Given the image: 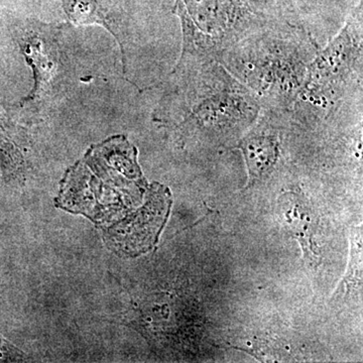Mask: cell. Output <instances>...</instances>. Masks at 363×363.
<instances>
[{"mask_svg": "<svg viewBox=\"0 0 363 363\" xmlns=\"http://www.w3.org/2000/svg\"><path fill=\"white\" fill-rule=\"evenodd\" d=\"M169 75L171 89L154 116L186 138L240 140L262 114L259 99L218 62L176 66Z\"/></svg>", "mask_w": 363, "mask_h": 363, "instance_id": "cell-1", "label": "cell"}, {"mask_svg": "<svg viewBox=\"0 0 363 363\" xmlns=\"http://www.w3.org/2000/svg\"><path fill=\"white\" fill-rule=\"evenodd\" d=\"M320 48L303 28L281 23L236 43L218 63L252 91L262 109L290 111Z\"/></svg>", "mask_w": 363, "mask_h": 363, "instance_id": "cell-2", "label": "cell"}, {"mask_svg": "<svg viewBox=\"0 0 363 363\" xmlns=\"http://www.w3.org/2000/svg\"><path fill=\"white\" fill-rule=\"evenodd\" d=\"M289 112L305 125L362 113V2L318 50Z\"/></svg>", "mask_w": 363, "mask_h": 363, "instance_id": "cell-3", "label": "cell"}, {"mask_svg": "<svg viewBox=\"0 0 363 363\" xmlns=\"http://www.w3.org/2000/svg\"><path fill=\"white\" fill-rule=\"evenodd\" d=\"M183 48L176 66L218 62L224 52L252 33L289 23L262 0H175Z\"/></svg>", "mask_w": 363, "mask_h": 363, "instance_id": "cell-4", "label": "cell"}, {"mask_svg": "<svg viewBox=\"0 0 363 363\" xmlns=\"http://www.w3.org/2000/svg\"><path fill=\"white\" fill-rule=\"evenodd\" d=\"M62 26L28 20L18 28V44L33 76V89L18 105L33 116L43 113L63 96L70 82Z\"/></svg>", "mask_w": 363, "mask_h": 363, "instance_id": "cell-5", "label": "cell"}, {"mask_svg": "<svg viewBox=\"0 0 363 363\" xmlns=\"http://www.w3.org/2000/svg\"><path fill=\"white\" fill-rule=\"evenodd\" d=\"M284 18L303 28L319 43L320 33H337L351 11L362 0H262Z\"/></svg>", "mask_w": 363, "mask_h": 363, "instance_id": "cell-6", "label": "cell"}, {"mask_svg": "<svg viewBox=\"0 0 363 363\" xmlns=\"http://www.w3.org/2000/svg\"><path fill=\"white\" fill-rule=\"evenodd\" d=\"M67 18L76 26H104L116 38L123 52V72L128 70V38L123 18L102 0H62Z\"/></svg>", "mask_w": 363, "mask_h": 363, "instance_id": "cell-7", "label": "cell"}, {"mask_svg": "<svg viewBox=\"0 0 363 363\" xmlns=\"http://www.w3.org/2000/svg\"><path fill=\"white\" fill-rule=\"evenodd\" d=\"M279 214L289 231L300 242L305 259L311 264L320 259L313 245L312 215L308 203L297 193H286L279 200Z\"/></svg>", "mask_w": 363, "mask_h": 363, "instance_id": "cell-8", "label": "cell"}, {"mask_svg": "<svg viewBox=\"0 0 363 363\" xmlns=\"http://www.w3.org/2000/svg\"><path fill=\"white\" fill-rule=\"evenodd\" d=\"M16 128L0 106V164L6 180H23L26 162L13 138Z\"/></svg>", "mask_w": 363, "mask_h": 363, "instance_id": "cell-9", "label": "cell"}, {"mask_svg": "<svg viewBox=\"0 0 363 363\" xmlns=\"http://www.w3.org/2000/svg\"><path fill=\"white\" fill-rule=\"evenodd\" d=\"M23 357V353L16 346L0 336V358L1 359H18V358L20 359Z\"/></svg>", "mask_w": 363, "mask_h": 363, "instance_id": "cell-10", "label": "cell"}]
</instances>
